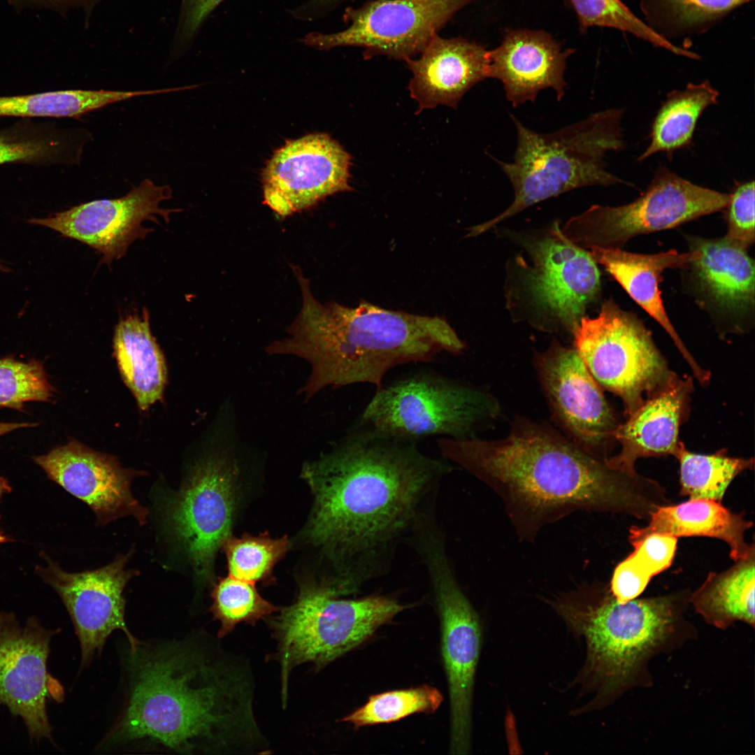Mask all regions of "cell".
Segmentation results:
<instances>
[{"instance_id":"8992f818","label":"cell","mask_w":755,"mask_h":755,"mask_svg":"<svg viewBox=\"0 0 755 755\" xmlns=\"http://www.w3.org/2000/svg\"><path fill=\"white\" fill-rule=\"evenodd\" d=\"M621 109H608L552 133L535 132L512 116L517 131L513 160L495 159L514 191L510 206L493 219L472 228L477 236L526 208L580 187L625 183L608 172L607 153L624 147Z\"/></svg>"},{"instance_id":"4316f807","label":"cell","mask_w":755,"mask_h":755,"mask_svg":"<svg viewBox=\"0 0 755 755\" xmlns=\"http://www.w3.org/2000/svg\"><path fill=\"white\" fill-rule=\"evenodd\" d=\"M113 344L122 379L139 408L145 410L161 398L167 382L164 357L152 335L146 308L141 316L129 315L120 319Z\"/></svg>"},{"instance_id":"b9f144b4","label":"cell","mask_w":755,"mask_h":755,"mask_svg":"<svg viewBox=\"0 0 755 755\" xmlns=\"http://www.w3.org/2000/svg\"><path fill=\"white\" fill-rule=\"evenodd\" d=\"M16 6L49 8L66 15L72 9H80L85 17L86 27L89 25L92 15L102 0H10Z\"/></svg>"},{"instance_id":"d6a6232c","label":"cell","mask_w":755,"mask_h":755,"mask_svg":"<svg viewBox=\"0 0 755 755\" xmlns=\"http://www.w3.org/2000/svg\"><path fill=\"white\" fill-rule=\"evenodd\" d=\"M750 1L640 0V7L647 25L666 38L704 31Z\"/></svg>"},{"instance_id":"44dd1931","label":"cell","mask_w":755,"mask_h":755,"mask_svg":"<svg viewBox=\"0 0 755 755\" xmlns=\"http://www.w3.org/2000/svg\"><path fill=\"white\" fill-rule=\"evenodd\" d=\"M696 252L689 267L700 303L728 319L733 329L743 331V322L754 318V261L747 250L724 237L708 239L688 236Z\"/></svg>"},{"instance_id":"9a60e30c","label":"cell","mask_w":755,"mask_h":755,"mask_svg":"<svg viewBox=\"0 0 755 755\" xmlns=\"http://www.w3.org/2000/svg\"><path fill=\"white\" fill-rule=\"evenodd\" d=\"M134 549L118 554L109 564L98 569L69 573L43 554L45 566L36 568L38 575L58 594L73 622L81 651V667L89 666L100 654L110 635L122 631L129 645L137 640L125 620L124 589L139 574L127 569Z\"/></svg>"},{"instance_id":"3957f363","label":"cell","mask_w":755,"mask_h":755,"mask_svg":"<svg viewBox=\"0 0 755 755\" xmlns=\"http://www.w3.org/2000/svg\"><path fill=\"white\" fill-rule=\"evenodd\" d=\"M437 447L442 458L535 517L582 508L648 519L668 501L657 482L612 469L605 458L531 422L517 424L501 439L440 438Z\"/></svg>"},{"instance_id":"836d02e7","label":"cell","mask_w":755,"mask_h":755,"mask_svg":"<svg viewBox=\"0 0 755 755\" xmlns=\"http://www.w3.org/2000/svg\"><path fill=\"white\" fill-rule=\"evenodd\" d=\"M677 545L674 536L654 533L635 546L613 572L610 591L616 601L624 603L640 596L652 577L671 565Z\"/></svg>"},{"instance_id":"ee69618b","label":"cell","mask_w":755,"mask_h":755,"mask_svg":"<svg viewBox=\"0 0 755 755\" xmlns=\"http://www.w3.org/2000/svg\"><path fill=\"white\" fill-rule=\"evenodd\" d=\"M34 426L29 423H4L0 422V436L15 429Z\"/></svg>"},{"instance_id":"8d00e7d4","label":"cell","mask_w":755,"mask_h":755,"mask_svg":"<svg viewBox=\"0 0 755 755\" xmlns=\"http://www.w3.org/2000/svg\"><path fill=\"white\" fill-rule=\"evenodd\" d=\"M443 699L440 692L429 685L387 691L371 696L341 721L355 728L394 722L415 713H432Z\"/></svg>"},{"instance_id":"e0dca14e","label":"cell","mask_w":755,"mask_h":755,"mask_svg":"<svg viewBox=\"0 0 755 755\" xmlns=\"http://www.w3.org/2000/svg\"><path fill=\"white\" fill-rule=\"evenodd\" d=\"M171 197L168 185H157L145 179L120 198L82 203L47 217L31 218L28 222L88 245L102 254L101 264L110 265L123 257L134 240L145 238L152 231L142 225L144 222L159 224L158 215L168 223L172 213L182 210L160 208L162 201Z\"/></svg>"},{"instance_id":"30bf717a","label":"cell","mask_w":755,"mask_h":755,"mask_svg":"<svg viewBox=\"0 0 755 755\" xmlns=\"http://www.w3.org/2000/svg\"><path fill=\"white\" fill-rule=\"evenodd\" d=\"M231 447L220 444L197 461L161 510L165 532L201 585L214 582L216 554L231 536L239 472Z\"/></svg>"},{"instance_id":"bcb514c9","label":"cell","mask_w":755,"mask_h":755,"mask_svg":"<svg viewBox=\"0 0 755 755\" xmlns=\"http://www.w3.org/2000/svg\"><path fill=\"white\" fill-rule=\"evenodd\" d=\"M9 539L0 531V544L7 542Z\"/></svg>"},{"instance_id":"f35d334b","label":"cell","mask_w":755,"mask_h":755,"mask_svg":"<svg viewBox=\"0 0 755 755\" xmlns=\"http://www.w3.org/2000/svg\"><path fill=\"white\" fill-rule=\"evenodd\" d=\"M53 392L41 362L0 359V407L22 410L29 401L49 402Z\"/></svg>"},{"instance_id":"ab89813d","label":"cell","mask_w":755,"mask_h":755,"mask_svg":"<svg viewBox=\"0 0 755 755\" xmlns=\"http://www.w3.org/2000/svg\"><path fill=\"white\" fill-rule=\"evenodd\" d=\"M726 209L727 233L730 243L747 250L755 240L754 181L739 184L734 189Z\"/></svg>"},{"instance_id":"d590c367","label":"cell","mask_w":755,"mask_h":755,"mask_svg":"<svg viewBox=\"0 0 755 755\" xmlns=\"http://www.w3.org/2000/svg\"><path fill=\"white\" fill-rule=\"evenodd\" d=\"M289 542L287 536L273 538L268 533L240 538L229 536L223 543L229 575L252 583L273 582L275 566L285 556Z\"/></svg>"},{"instance_id":"f6af8a7d","label":"cell","mask_w":755,"mask_h":755,"mask_svg":"<svg viewBox=\"0 0 755 755\" xmlns=\"http://www.w3.org/2000/svg\"><path fill=\"white\" fill-rule=\"evenodd\" d=\"M11 490L7 480L4 477H0V498L5 493L10 492Z\"/></svg>"},{"instance_id":"4dcf8cb0","label":"cell","mask_w":755,"mask_h":755,"mask_svg":"<svg viewBox=\"0 0 755 755\" xmlns=\"http://www.w3.org/2000/svg\"><path fill=\"white\" fill-rule=\"evenodd\" d=\"M136 91L66 89L0 96V117H79L136 97Z\"/></svg>"},{"instance_id":"52a82bcc","label":"cell","mask_w":755,"mask_h":755,"mask_svg":"<svg viewBox=\"0 0 755 755\" xmlns=\"http://www.w3.org/2000/svg\"><path fill=\"white\" fill-rule=\"evenodd\" d=\"M408 607L390 595L345 598L325 579L300 582L295 601L265 620L277 643L282 707L287 708L296 667L310 663L320 670Z\"/></svg>"},{"instance_id":"484cf974","label":"cell","mask_w":755,"mask_h":755,"mask_svg":"<svg viewBox=\"0 0 755 755\" xmlns=\"http://www.w3.org/2000/svg\"><path fill=\"white\" fill-rule=\"evenodd\" d=\"M643 527L632 526L628 540L634 547L654 533L679 537H709L728 544L730 556L737 561L755 551L745 533L752 525L742 513H735L721 502L708 499H689L677 505L659 507Z\"/></svg>"},{"instance_id":"cb8c5ba5","label":"cell","mask_w":755,"mask_h":755,"mask_svg":"<svg viewBox=\"0 0 755 755\" xmlns=\"http://www.w3.org/2000/svg\"><path fill=\"white\" fill-rule=\"evenodd\" d=\"M487 50L462 38H433L417 59L405 62L408 89L417 112L438 105L453 108L474 85L486 78Z\"/></svg>"},{"instance_id":"f546056e","label":"cell","mask_w":755,"mask_h":755,"mask_svg":"<svg viewBox=\"0 0 755 755\" xmlns=\"http://www.w3.org/2000/svg\"><path fill=\"white\" fill-rule=\"evenodd\" d=\"M718 96V91L706 80L668 93L654 120L650 143L638 161L659 152L671 153L688 146L700 116L717 103Z\"/></svg>"},{"instance_id":"7c38bea8","label":"cell","mask_w":755,"mask_h":755,"mask_svg":"<svg viewBox=\"0 0 755 755\" xmlns=\"http://www.w3.org/2000/svg\"><path fill=\"white\" fill-rule=\"evenodd\" d=\"M523 247L528 259L519 257L517 262L516 299L536 327L572 334L598 296L596 263L563 234L557 222Z\"/></svg>"},{"instance_id":"2e32d148","label":"cell","mask_w":755,"mask_h":755,"mask_svg":"<svg viewBox=\"0 0 755 755\" xmlns=\"http://www.w3.org/2000/svg\"><path fill=\"white\" fill-rule=\"evenodd\" d=\"M351 156L324 133L286 141L262 171L263 203L285 218L350 191Z\"/></svg>"},{"instance_id":"60d3db41","label":"cell","mask_w":755,"mask_h":755,"mask_svg":"<svg viewBox=\"0 0 755 755\" xmlns=\"http://www.w3.org/2000/svg\"><path fill=\"white\" fill-rule=\"evenodd\" d=\"M225 0H181L170 57L178 59L194 44L210 16Z\"/></svg>"},{"instance_id":"ac0fdd59","label":"cell","mask_w":755,"mask_h":755,"mask_svg":"<svg viewBox=\"0 0 755 755\" xmlns=\"http://www.w3.org/2000/svg\"><path fill=\"white\" fill-rule=\"evenodd\" d=\"M56 633L36 617L22 626L12 612H0V705L20 717L30 738L38 740H52L47 661Z\"/></svg>"},{"instance_id":"6da1fadb","label":"cell","mask_w":755,"mask_h":755,"mask_svg":"<svg viewBox=\"0 0 755 755\" xmlns=\"http://www.w3.org/2000/svg\"><path fill=\"white\" fill-rule=\"evenodd\" d=\"M218 639L199 629L127 642L122 707L95 752L272 754L255 714L252 667Z\"/></svg>"},{"instance_id":"7402d4cb","label":"cell","mask_w":755,"mask_h":755,"mask_svg":"<svg viewBox=\"0 0 755 755\" xmlns=\"http://www.w3.org/2000/svg\"><path fill=\"white\" fill-rule=\"evenodd\" d=\"M573 50H563L543 31L510 30L501 44L487 51L486 77L503 83L514 107L534 102L538 92L553 89L560 101L565 94L566 59Z\"/></svg>"},{"instance_id":"7bdbcfd3","label":"cell","mask_w":755,"mask_h":755,"mask_svg":"<svg viewBox=\"0 0 755 755\" xmlns=\"http://www.w3.org/2000/svg\"><path fill=\"white\" fill-rule=\"evenodd\" d=\"M346 0H305L286 9L288 15L298 21L312 22L321 20Z\"/></svg>"},{"instance_id":"1f68e13d","label":"cell","mask_w":755,"mask_h":755,"mask_svg":"<svg viewBox=\"0 0 755 755\" xmlns=\"http://www.w3.org/2000/svg\"><path fill=\"white\" fill-rule=\"evenodd\" d=\"M675 457L680 463V492L689 499L721 502L734 478L754 467L753 458L731 457L726 450L712 454H697L688 450L681 441Z\"/></svg>"},{"instance_id":"f1b7e54d","label":"cell","mask_w":755,"mask_h":755,"mask_svg":"<svg viewBox=\"0 0 755 755\" xmlns=\"http://www.w3.org/2000/svg\"><path fill=\"white\" fill-rule=\"evenodd\" d=\"M80 134L51 122L20 118L0 129V166L73 164L80 159Z\"/></svg>"},{"instance_id":"603a6c76","label":"cell","mask_w":755,"mask_h":755,"mask_svg":"<svg viewBox=\"0 0 755 755\" xmlns=\"http://www.w3.org/2000/svg\"><path fill=\"white\" fill-rule=\"evenodd\" d=\"M693 391L692 378L677 375L663 389L646 398L617 426L613 437L621 450L605 458V463L612 469L633 474L638 459L675 456L680 443V428L688 419Z\"/></svg>"},{"instance_id":"9c48e42d","label":"cell","mask_w":755,"mask_h":755,"mask_svg":"<svg viewBox=\"0 0 755 755\" xmlns=\"http://www.w3.org/2000/svg\"><path fill=\"white\" fill-rule=\"evenodd\" d=\"M425 567L441 624L442 655L450 701V753L470 749L472 700L482 631L447 554L441 527L429 526L410 544Z\"/></svg>"},{"instance_id":"4fadbf2b","label":"cell","mask_w":755,"mask_h":755,"mask_svg":"<svg viewBox=\"0 0 755 755\" xmlns=\"http://www.w3.org/2000/svg\"><path fill=\"white\" fill-rule=\"evenodd\" d=\"M730 194L696 185L660 166L647 189L619 206L594 205L571 217L563 234L583 248H621L630 239L676 227L726 208Z\"/></svg>"},{"instance_id":"5b68a950","label":"cell","mask_w":755,"mask_h":755,"mask_svg":"<svg viewBox=\"0 0 755 755\" xmlns=\"http://www.w3.org/2000/svg\"><path fill=\"white\" fill-rule=\"evenodd\" d=\"M691 593L619 603L610 589L554 607L573 632L582 635L587 658L580 677L595 693L591 708L603 707L629 689L652 683L649 661L693 637L684 617Z\"/></svg>"},{"instance_id":"8fae6325","label":"cell","mask_w":755,"mask_h":755,"mask_svg":"<svg viewBox=\"0 0 755 755\" xmlns=\"http://www.w3.org/2000/svg\"><path fill=\"white\" fill-rule=\"evenodd\" d=\"M572 335L574 348L599 386L622 400L626 417L677 376L642 322L612 299L596 317H582Z\"/></svg>"},{"instance_id":"74e56055","label":"cell","mask_w":755,"mask_h":755,"mask_svg":"<svg viewBox=\"0 0 755 755\" xmlns=\"http://www.w3.org/2000/svg\"><path fill=\"white\" fill-rule=\"evenodd\" d=\"M580 27H606L633 34L655 46L694 59L695 52L677 47L643 22L621 0H569Z\"/></svg>"},{"instance_id":"7dc6e473","label":"cell","mask_w":755,"mask_h":755,"mask_svg":"<svg viewBox=\"0 0 755 755\" xmlns=\"http://www.w3.org/2000/svg\"><path fill=\"white\" fill-rule=\"evenodd\" d=\"M0 271H3V272L8 271V269L3 265H2L1 264V262H0Z\"/></svg>"},{"instance_id":"277c9868","label":"cell","mask_w":755,"mask_h":755,"mask_svg":"<svg viewBox=\"0 0 755 755\" xmlns=\"http://www.w3.org/2000/svg\"><path fill=\"white\" fill-rule=\"evenodd\" d=\"M303 299L289 336L266 347L269 354L305 360L310 373L301 388L306 399L329 387L366 383L379 388L392 368L430 362L442 354H459L463 341L447 321L384 309L362 302L355 308L323 305L312 296L309 280L291 266Z\"/></svg>"},{"instance_id":"ffe728a7","label":"cell","mask_w":755,"mask_h":755,"mask_svg":"<svg viewBox=\"0 0 755 755\" xmlns=\"http://www.w3.org/2000/svg\"><path fill=\"white\" fill-rule=\"evenodd\" d=\"M34 461L50 479L90 507L96 526L126 516L134 517L141 525L146 523L148 510L131 490L132 480L145 472L124 468L114 456L76 440Z\"/></svg>"},{"instance_id":"5bb4252c","label":"cell","mask_w":755,"mask_h":755,"mask_svg":"<svg viewBox=\"0 0 755 755\" xmlns=\"http://www.w3.org/2000/svg\"><path fill=\"white\" fill-rule=\"evenodd\" d=\"M474 0H371L343 13L346 29L312 31L298 39L317 50L354 46L370 59L384 55L406 61L420 54L454 15Z\"/></svg>"},{"instance_id":"83f0119b","label":"cell","mask_w":755,"mask_h":755,"mask_svg":"<svg viewBox=\"0 0 755 755\" xmlns=\"http://www.w3.org/2000/svg\"><path fill=\"white\" fill-rule=\"evenodd\" d=\"M755 551L721 573L711 572L689 602L709 624L726 629L736 621L755 626Z\"/></svg>"},{"instance_id":"ba28073f","label":"cell","mask_w":755,"mask_h":755,"mask_svg":"<svg viewBox=\"0 0 755 755\" xmlns=\"http://www.w3.org/2000/svg\"><path fill=\"white\" fill-rule=\"evenodd\" d=\"M491 394L440 375L417 374L380 386L364 409L359 426L418 441L438 436L466 439L500 413Z\"/></svg>"},{"instance_id":"e575fe53","label":"cell","mask_w":755,"mask_h":755,"mask_svg":"<svg viewBox=\"0 0 755 755\" xmlns=\"http://www.w3.org/2000/svg\"><path fill=\"white\" fill-rule=\"evenodd\" d=\"M210 597L209 610L213 619L220 624L217 634L220 639L231 633L238 624L254 626L280 609L259 594L254 583L229 575L217 578Z\"/></svg>"},{"instance_id":"d6986e66","label":"cell","mask_w":755,"mask_h":755,"mask_svg":"<svg viewBox=\"0 0 755 755\" xmlns=\"http://www.w3.org/2000/svg\"><path fill=\"white\" fill-rule=\"evenodd\" d=\"M538 371L554 416L576 443L594 454L607 447L619 423L575 349L554 344Z\"/></svg>"},{"instance_id":"7a4b0ae2","label":"cell","mask_w":755,"mask_h":755,"mask_svg":"<svg viewBox=\"0 0 755 755\" xmlns=\"http://www.w3.org/2000/svg\"><path fill=\"white\" fill-rule=\"evenodd\" d=\"M417 443L358 426L302 466L314 497L305 535L330 563L328 580L345 596L386 575L398 547L436 510L453 467Z\"/></svg>"},{"instance_id":"d4e9b609","label":"cell","mask_w":755,"mask_h":755,"mask_svg":"<svg viewBox=\"0 0 755 755\" xmlns=\"http://www.w3.org/2000/svg\"><path fill=\"white\" fill-rule=\"evenodd\" d=\"M588 251L596 264L602 265L631 298L655 319L672 338L691 368L693 376L706 386L710 373L701 368L676 332L665 310L659 289L663 272L667 268L686 269L696 252L679 253L670 250L656 254H637L619 247H593Z\"/></svg>"}]
</instances>
